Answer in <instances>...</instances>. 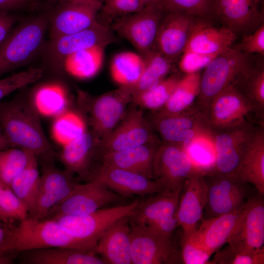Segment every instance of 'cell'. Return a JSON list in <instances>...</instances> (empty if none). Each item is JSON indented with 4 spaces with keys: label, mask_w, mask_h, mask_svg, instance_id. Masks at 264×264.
I'll return each instance as SVG.
<instances>
[{
    "label": "cell",
    "mask_w": 264,
    "mask_h": 264,
    "mask_svg": "<svg viewBox=\"0 0 264 264\" xmlns=\"http://www.w3.org/2000/svg\"><path fill=\"white\" fill-rule=\"evenodd\" d=\"M20 221L17 226H4L5 236L0 245V255L54 247L94 252L96 245L72 236L53 219H38L30 216Z\"/></svg>",
    "instance_id": "6da1fadb"
},
{
    "label": "cell",
    "mask_w": 264,
    "mask_h": 264,
    "mask_svg": "<svg viewBox=\"0 0 264 264\" xmlns=\"http://www.w3.org/2000/svg\"><path fill=\"white\" fill-rule=\"evenodd\" d=\"M33 105L19 99L0 101V127L10 147L49 157L52 147L43 129Z\"/></svg>",
    "instance_id": "7a4b0ae2"
},
{
    "label": "cell",
    "mask_w": 264,
    "mask_h": 264,
    "mask_svg": "<svg viewBox=\"0 0 264 264\" xmlns=\"http://www.w3.org/2000/svg\"><path fill=\"white\" fill-rule=\"evenodd\" d=\"M256 65L251 54L232 47L224 50L204 68L195 105L208 116L214 98L227 88L235 85Z\"/></svg>",
    "instance_id": "3957f363"
},
{
    "label": "cell",
    "mask_w": 264,
    "mask_h": 264,
    "mask_svg": "<svg viewBox=\"0 0 264 264\" xmlns=\"http://www.w3.org/2000/svg\"><path fill=\"white\" fill-rule=\"evenodd\" d=\"M48 18L40 15L11 30L0 45V77L26 64L41 49Z\"/></svg>",
    "instance_id": "277c9868"
},
{
    "label": "cell",
    "mask_w": 264,
    "mask_h": 264,
    "mask_svg": "<svg viewBox=\"0 0 264 264\" xmlns=\"http://www.w3.org/2000/svg\"><path fill=\"white\" fill-rule=\"evenodd\" d=\"M153 122L154 128L165 143L183 147L195 139H213L214 131L208 116L195 103L177 113L161 115L155 113Z\"/></svg>",
    "instance_id": "5b68a950"
},
{
    "label": "cell",
    "mask_w": 264,
    "mask_h": 264,
    "mask_svg": "<svg viewBox=\"0 0 264 264\" xmlns=\"http://www.w3.org/2000/svg\"><path fill=\"white\" fill-rule=\"evenodd\" d=\"M204 176L208 194L203 219L236 211L252 196L249 183L238 176L206 172Z\"/></svg>",
    "instance_id": "8992f818"
},
{
    "label": "cell",
    "mask_w": 264,
    "mask_h": 264,
    "mask_svg": "<svg viewBox=\"0 0 264 264\" xmlns=\"http://www.w3.org/2000/svg\"><path fill=\"white\" fill-rule=\"evenodd\" d=\"M258 126L246 124L214 131L212 141L215 161L208 172L237 176L242 158Z\"/></svg>",
    "instance_id": "52a82bcc"
},
{
    "label": "cell",
    "mask_w": 264,
    "mask_h": 264,
    "mask_svg": "<svg viewBox=\"0 0 264 264\" xmlns=\"http://www.w3.org/2000/svg\"><path fill=\"white\" fill-rule=\"evenodd\" d=\"M140 202L135 200L128 204L100 209L87 215L63 216L53 220L72 236L96 244L109 226L122 218L130 217Z\"/></svg>",
    "instance_id": "ba28073f"
},
{
    "label": "cell",
    "mask_w": 264,
    "mask_h": 264,
    "mask_svg": "<svg viewBox=\"0 0 264 264\" xmlns=\"http://www.w3.org/2000/svg\"><path fill=\"white\" fill-rule=\"evenodd\" d=\"M180 193L166 189L141 201L130 217V221L172 237L177 226L176 213Z\"/></svg>",
    "instance_id": "9c48e42d"
},
{
    "label": "cell",
    "mask_w": 264,
    "mask_h": 264,
    "mask_svg": "<svg viewBox=\"0 0 264 264\" xmlns=\"http://www.w3.org/2000/svg\"><path fill=\"white\" fill-rule=\"evenodd\" d=\"M132 264H174L182 262L172 237L130 221Z\"/></svg>",
    "instance_id": "30bf717a"
},
{
    "label": "cell",
    "mask_w": 264,
    "mask_h": 264,
    "mask_svg": "<svg viewBox=\"0 0 264 264\" xmlns=\"http://www.w3.org/2000/svg\"><path fill=\"white\" fill-rule=\"evenodd\" d=\"M208 117L213 131L246 124L264 127V122L234 86L227 88L214 98L209 107Z\"/></svg>",
    "instance_id": "8fae6325"
},
{
    "label": "cell",
    "mask_w": 264,
    "mask_h": 264,
    "mask_svg": "<svg viewBox=\"0 0 264 264\" xmlns=\"http://www.w3.org/2000/svg\"><path fill=\"white\" fill-rule=\"evenodd\" d=\"M123 198L98 180L91 178L84 184L76 183L69 195L53 207L45 219L89 214Z\"/></svg>",
    "instance_id": "7c38bea8"
},
{
    "label": "cell",
    "mask_w": 264,
    "mask_h": 264,
    "mask_svg": "<svg viewBox=\"0 0 264 264\" xmlns=\"http://www.w3.org/2000/svg\"><path fill=\"white\" fill-rule=\"evenodd\" d=\"M164 11L153 6L116 18L110 26L114 32L129 41L142 57L153 48Z\"/></svg>",
    "instance_id": "4fadbf2b"
},
{
    "label": "cell",
    "mask_w": 264,
    "mask_h": 264,
    "mask_svg": "<svg viewBox=\"0 0 264 264\" xmlns=\"http://www.w3.org/2000/svg\"><path fill=\"white\" fill-rule=\"evenodd\" d=\"M262 0H210L211 18L235 33H251L264 23Z\"/></svg>",
    "instance_id": "5bb4252c"
},
{
    "label": "cell",
    "mask_w": 264,
    "mask_h": 264,
    "mask_svg": "<svg viewBox=\"0 0 264 264\" xmlns=\"http://www.w3.org/2000/svg\"><path fill=\"white\" fill-rule=\"evenodd\" d=\"M199 172H205L194 164L182 147L165 142L158 146L153 163L154 178L160 180L167 189L181 190L184 181Z\"/></svg>",
    "instance_id": "9a60e30c"
},
{
    "label": "cell",
    "mask_w": 264,
    "mask_h": 264,
    "mask_svg": "<svg viewBox=\"0 0 264 264\" xmlns=\"http://www.w3.org/2000/svg\"><path fill=\"white\" fill-rule=\"evenodd\" d=\"M48 16L50 38L87 29L97 21L102 0L62 1Z\"/></svg>",
    "instance_id": "2e32d148"
},
{
    "label": "cell",
    "mask_w": 264,
    "mask_h": 264,
    "mask_svg": "<svg viewBox=\"0 0 264 264\" xmlns=\"http://www.w3.org/2000/svg\"><path fill=\"white\" fill-rule=\"evenodd\" d=\"M116 41L110 26L97 20L87 29L50 39L46 51L48 59L53 64L62 66L65 58L71 54L95 45L107 46Z\"/></svg>",
    "instance_id": "e0dca14e"
},
{
    "label": "cell",
    "mask_w": 264,
    "mask_h": 264,
    "mask_svg": "<svg viewBox=\"0 0 264 264\" xmlns=\"http://www.w3.org/2000/svg\"><path fill=\"white\" fill-rule=\"evenodd\" d=\"M227 243L239 249H255L264 246V195L258 192L248 198Z\"/></svg>",
    "instance_id": "ac0fdd59"
},
{
    "label": "cell",
    "mask_w": 264,
    "mask_h": 264,
    "mask_svg": "<svg viewBox=\"0 0 264 264\" xmlns=\"http://www.w3.org/2000/svg\"><path fill=\"white\" fill-rule=\"evenodd\" d=\"M167 13L158 26L153 48L173 63L182 54L198 17Z\"/></svg>",
    "instance_id": "d6986e66"
},
{
    "label": "cell",
    "mask_w": 264,
    "mask_h": 264,
    "mask_svg": "<svg viewBox=\"0 0 264 264\" xmlns=\"http://www.w3.org/2000/svg\"><path fill=\"white\" fill-rule=\"evenodd\" d=\"M132 95L126 87L89 100L87 109L93 132L102 140L114 129L123 115Z\"/></svg>",
    "instance_id": "ffe728a7"
},
{
    "label": "cell",
    "mask_w": 264,
    "mask_h": 264,
    "mask_svg": "<svg viewBox=\"0 0 264 264\" xmlns=\"http://www.w3.org/2000/svg\"><path fill=\"white\" fill-rule=\"evenodd\" d=\"M205 172L197 173L187 178L182 187L176 213L177 226L187 235L198 229L202 219L208 194V186L204 176Z\"/></svg>",
    "instance_id": "44dd1931"
},
{
    "label": "cell",
    "mask_w": 264,
    "mask_h": 264,
    "mask_svg": "<svg viewBox=\"0 0 264 264\" xmlns=\"http://www.w3.org/2000/svg\"><path fill=\"white\" fill-rule=\"evenodd\" d=\"M91 178L98 180L123 198L132 195L143 196L155 194L167 189L158 179H152L104 164L94 173Z\"/></svg>",
    "instance_id": "7402d4cb"
},
{
    "label": "cell",
    "mask_w": 264,
    "mask_h": 264,
    "mask_svg": "<svg viewBox=\"0 0 264 264\" xmlns=\"http://www.w3.org/2000/svg\"><path fill=\"white\" fill-rule=\"evenodd\" d=\"M149 143H160L142 112L132 110L121 124L102 140L103 153L131 148Z\"/></svg>",
    "instance_id": "603a6c76"
},
{
    "label": "cell",
    "mask_w": 264,
    "mask_h": 264,
    "mask_svg": "<svg viewBox=\"0 0 264 264\" xmlns=\"http://www.w3.org/2000/svg\"><path fill=\"white\" fill-rule=\"evenodd\" d=\"M73 174L62 171L53 165L43 167L36 205L30 216L44 219L49 211L67 197L73 190L75 183Z\"/></svg>",
    "instance_id": "cb8c5ba5"
},
{
    "label": "cell",
    "mask_w": 264,
    "mask_h": 264,
    "mask_svg": "<svg viewBox=\"0 0 264 264\" xmlns=\"http://www.w3.org/2000/svg\"><path fill=\"white\" fill-rule=\"evenodd\" d=\"M94 252L105 264H132L130 217L122 218L109 226L98 240Z\"/></svg>",
    "instance_id": "d4e9b609"
},
{
    "label": "cell",
    "mask_w": 264,
    "mask_h": 264,
    "mask_svg": "<svg viewBox=\"0 0 264 264\" xmlns=\"http://www.w3.org/2000/svg\"><path fill=\"white\" fill-rule=\"evenodd\" d=\"M237 38L227 28L214 26L208 19L198 17L183 52L219 54L230 47Z\"/></svg>",
    "instance_id": "484cf974"
},
{
    "label": "cell",
    "mask_w": 264,
    "mask_h": 264,
    "mask_svg": "<svg viewBox=\"0 0 264 264\" xmlns=\"http://www.w3.org/2000/svg\"><path fill=\"white\" fill-rule=\"evenodd\" d=\"M160 143H149L123 150L103 153V164L154 179L153 163Z\"/></svg>",
    "instance_id": "4316f807"
},
{
    "label": "cell",
    "mask_w": 264,
    "mask_h": 264,
    "mask_svg": "<svg viewBox=\"0 0 264 264\" xmlns=\"http://www.w3.org/2000/svg\"><path fill=\"white\" fill-rule=\"evenodd\" d=\"M20 262L25 264H104L103 259L92 251L54 247L22 252Z\"/></svg>",
    "instance_id": "83f0119b"
},
{
    "label": "cell",
    "mask_w": 264,
    "mask_h": 264,
    "mask_svg": "<svg viewBox=\"0 0 264 264\" xmlns=\"http://www.w3.org/2000/svg\"><path fill=\"white\" fill-rule=\"evenodd\" d=\"M243 206L232 213L207 219H202L197 232L202 243L212 254L227 243L228 239L241 215Z\"/></svg>",
    "instance_id": "f1b7e54d"
},
{
    "label": "cell",
    "mask_w": 264,
    "mask_h": 264,
    "mask_svg": "<svg viewBox=\"0 0 264 264\" xmlns=\"http://www.w3.org/2000/svg\"><path fill=\"white\" fill-rule=\"evenodd\" d=\"M237 176L264 194V127L258 126L241 162Z\"/></svg>",
    "instance_id": "f546056e"
},
{
    "label": "cell",
    "mask_w": 264,
    "mask_h": 264,
    "mask_svg": "<svg viewBox=\"0 0 264 264\" xmlns=\"http://www.w3.org/2000/svg\"><path fill=\"white\" fill-rule=\"evenodd\" d=\"M98 138L88 131L83 134L62 147L60 159L71 173L85 174L94 154Z\"/></svg>",
    "instance_id": "4dcf8cb0"
},
{
    "label": "cell",
    "mask_w": 264,
    "mask_h": 264,
    "mask_svg": "<svg viewBox=\"0 0 264 264\" xmlns=\"http://www.w3.org/2000/svg\"><path fill=\"white\" fill-rule=\"evenodd\" d=\"M106 45H97L66 56L62 66L69 75L78 79L94 77L103 65Z\"/></svg>",
    "instance_id": "1f68e13d"
},
{
    "label": "cell",
    "mask_w": 264,
    "mask_h": 264,
    "mask_svg": "<svg viewBox=\"0 0 264 264\" xmlns=\"http://www.w3.org/2000/svg\"><path fill=\"white\" fill-rule=\"evenodd\" d=\"M40 181L37 156L29 152L26 165L13 179L10 187L25 205L30 216L35 210Z\"/></svg>",
    "instance_id": "d6a6232c"
},
{
    "label": "cell",
    "mask_w": 264,
    "mask_h": 264,
    "mask_svg": "<svg viewBox=\"0 0 264 264\" xmlns=\"http://www.w3.org/2000/svg\"><path fill=\"white\" fill-rule=\"evenodd\" d=\"M68 95L65 87L56 83L39 87L33 96V106L39 115L55 118L67 109Z\"/></svg>",
    "instance_id": "836d02e7"
},
{
    "label": "cell",
    "mask_w": 264,
    "mask_h": 264,
    "mask_svg": "<svg viewBox=\"0 0 264 264\" xmlns=\"http://www.w3.org/2000/svg\"><path fill=\"white\" fill-rule=\"evenodd\" d=\"M201 75L200 71L185 74L166 103L156 113L161 115L177 113L192 106L199 92Z\"/></svg>",
    "instance_id": "e575fe53"
},
{
    "label": "cell",
    "mask_w": 264,
    "mask_h": 264,
    "mask_svg": "<svg viewBox=\"0 0 264 264\" xmlns=\"http://www.w3.org/2000/svg\"><path fill=\"white\" fill-rule=\"evenodd\" d=\"M142 57L144 67L141 76L134 86L127 87L132 98L164 79L172 68V62L154 48Z\"/></svg>",
    "instance_id": "d590c367"
},
{
    "label": "cell",
    "mask_w": 264,
    "mask_h": 264,
    "mask_svg": "<svg viewBox=\"0 0 264 264\" xmlns=\"http://www.w3.org/2000/svg\"><path fill=\"white\" fill-rule=\"evenodd\" d=\"M144 67L143 58L139 53L121 52L116 54L112 60L111 77L120 87H132L138 81Z\"/></svg>",
    "instance_id": "8d00e7d4"
},
{
    "label": "cell",
    "mask_w": 264,
    "mask_h": 264,
    "mask_svg": "<svg viewBox=\"0 0 264 264\" xmlns=\"http://www.w3.org/2000/svg\"><path fill=\"white\" fill-rule=\"evenodd\" d=\"M264 122V68L256 64L234 85Z\"/></svg>",
    "instance_id": "74e56055"
},
{
    "label": "cell",
    "mask_w": 264,
    "mask_h": 264,
    "mask_svg": "<svg viewBox=\"0 0 264 264\" xmlns=\"http://www.w3.org/2000/svg\"><path fill=\"white\" fill-rule=\"evenodd\" d=\"M87 131L86 122L77 112L66 110L54 118L51 133L55 142L63 147Z\"/></svg>",
    "instance_id": "f35d334b"
},
{
    "label": "cell",
    "mask_w": 264,
    "mask_h": 264,
    "mask_svg": "<svg viewBox=\"0 0 264 264\" xmlns=\"http://www.w3.org/2000/svg\"><path fill=\"white\" fill-rule=\"evenodd\" d=\"M182 76L174 74L133 97L136 105L147 109L158 110L166 103Z\"/></svg>",
    "instance_id": "ab89813d"
},
{
    "label": "cell",
    "mask_w": 264,
    "mask_h": 264,
    "mask_svg": "<svg viewBox=\"0 0 264 264\" xmlns=\"http://www.w3.org/2000/svg\"><path fill=\"white\" fill-rule=\"evenodd\" d=\"M29 153L18 148L0 150V181L10 187L13 179L26 165Z\"/></svg>",
    "instance_id": "60d3db41"
},
{
    "label": "cell",
    "mask_w": 264,
    "mask_h": 264,
    "mask_svg": "<svg viewBox=\"0 0 264 264\" xmlns=\"http://www.w3.org/2000/svg\"><path fill=\"white\" fill-rule=\"evenodd\" d=\"M209 264H264V247L255 249L235 248L230 245L215 252Z\"/></svg>",
    "instance_id": "b9f144b4"
},
{
    "label": "cell",
    "mask_w": 264,
    "mask_h": 264,
    "mask_svg": "<svg viewBox=\"0 0 264 264\" xmlns=\"http://www.w3.org/2000/svg\"><path fill=\"white\" fill-rule=\"evenodd\" d=\"M180 255L182 262L185 264H209L212 254L202 243L196 230L182 235Z\"/></svg>",
    "instance_id": "7bdbcfd3"
},
{
    "label": "cell",
    "mask_w": 264,
    "mask_h": 264,
    "mask_svg": "<svg viewBox=\"0 0 264 264\" xmlns=\"http://www.w3.org/2000/svg\"><path fill=\"white\" fill-rule=\"evenodd\" d=\"M194 164L206 172L214 166L215 151L212 140L198 138L183 147Z\"/></svg>",
    "instance_id": "ee69618b"
},
{
    "label": "cell",
    "mask_w": 264,
    "mask_h": 264,
    "mask_svg": "<svg viewBox=\"0 0 264 264\" xmlns=\"http://www.w3.org/2000/svg\"><path fill=\"white\" fill-rule=\"evenodd\" d=\"M42 75L41 69L31 67L0 79V101L14 91L35 83Z\"/></svg>",
    "instance_id": "f6af8a7d"
},
{
    "label": "cell",
    "mask_w": 264,
    "mask_h": 264,
    "mask_svg": "<svg viewBox=\"0 0 264 264\" xmlns=\"http://www.w3.org/2000/svg\"><path fill=\"white\" fill-rule=\"evenodd\" d=\"M166 12L182 13L196 17L211 18L210 0H162Z\"/></svg>",
    "instance_id": "bcb514c9"
},
{
    "label": "cell",
    "mask_w": 264,
    "mask_h": 264,
    "mask_svg": "<svg viewBox=\"0 0 264 264\" xmlns=\"http://www.w3.org/2000/svg\"><path fill=\"white\" fill-rule=\"evenodd\" d=\"M0 209L11 220H21L28 217L25 205L11 188L0 181Z\"/></svg>",
    "instance_id": "7dc6e473"
},
{
    "label": "cell",
    "mask_w": 264,
    "mask_h": 264,
    "mask_svg": "<svg viewBox=\"0 0 264 264\" xmlns=\"http://www.w3.org/2000/svg\"><path fill=\"white\" fill-rule=\"evenodd\" d=\"M101 10L106 15L119 18L137 12L145 6L142 0H102Z\"/></svg>",
    "instance_id": "c3c4849f"
},
{
    "label": "cell",
    "mask_w": 264,
    "mask_h": 264,
    "mask_svg": "<svg viewBox=\"0 0 264 264\" xmlns=\"http://www.w3.org/2000/svg\"><path fill=\"white\" fill-rule=\"evenodd\" d=\"M231 47L243 53L264 54V23L251 33L243 35L240 42Z\"/></svg>",
    "instance_id": "681fc988"
},
{
    "label": "cell",
    "mask_w": 264,
    "mask_h": 264,
    "mask_svg": "<svg viewBox=\"0 0 264 264\" xmlns=\"http://www.w3.org/2000/svg\"><path fill=\"white\" fill-rule=\"evenodd\" d=\"M218 55L203 54L184 51L179 61V68L184 74L200 71L201 69L205 68Z\"/></svg>",
    "instance_id": "f907efd6"
},
{
    "label": "cell",
    "mask_w": 264,
    "mask_h": 264,
    "mask_svg": "<svg viewBox=\"0 0 264 264\" xmlns=\"http://www.w3.org/2000/svg\"><path fill=\"white\" fill-rule=\"evenodd\" d=\"M38 0H0V11L30 10L38 5Z\"/></svg>",
    "instance_id": "816d5d0a"
},
{
    "label": "cell",
    "mask_w": 264,
    "mask_h": 264,
    "mask_svg": "<svg viewBox=\"0 0 264 264\" xmlns=\"http://www.w3.org/2000/svg\"><path fill=\"white\" fill-rule=\"evenodd\" d=\"M16 17L11 12L0 11V45L13 28Z\"/></svg>",
    "instance_id": "f5cc1de1"
},
{
    "label": "cell",
    "mask_w": 264,
    "mask_h": 264,
    "mask_svg": "<svg viewBox=\"0 0 264 264\" xmlns=\"http://www.w3.org/2000/svg\"><path fill=\"white\" fill-rule=\"evenodd\" d=\"M145 6H153L164 11L162 0H142ZM165 12V11H164Z\"/></svg>",
    "instance_id": "db71d44e"
},
{
    "label": "cell",
    "mask_w": 264,
    "mask_h": 264,
    "mask_svg": "<svg viewBox=\"0 0 264 264\" xmlns=\"http://www.w3.org/2000/svg\"><path fill=\"white\" fill-rule=\"evenodd\" d=\"M10 148L5 138L0 127V150Z\"/></svg>",
    "instance_id": "11a10c76"
},
{
    "label": "cell",
    "mask_w": 264,
    "mask_h": 264,
    "mask_svg": "<svg viewBox=\"0 0 264 264\" xmlns=\"http://www.w3.org/2000/svg\"><path fill=\"white\" fill-rule=\"evenodd\" d=\"M11 221L0 209V223L1 222L5 225H10Z\"/></svg>",
    "instance_id": "9f6ffc18"
},
{
    "label": "cell",
    "mask_w": 264,
    "mask_h": 264,
    "mask_svg": "<svg viewBox=\"0 0 264 264\" xmlns=\"http://www.w3.org/2000/svg\"><path fill=\"white\" fill-rule=\"evenodd\" d=\"M10 263L11 261L9 258L6 257L4 255H0V264H7Z\"/></svg>",
    "instance_id": "6f0895ef"
},
{
    "label": "cell",
    "mask_w": 264,
    "mask_h": 264,
    "mask_svg": "<svg viewBox=\"0 0 264 264\" xmlns=\"http://www.w3.org/2000/svg\"><path fill=\"white\" fill-rule=\"evenodd\" d=\"M62 1H70V0H60Z\"/></svg>",
    "instance_id": "680465c9"
}]
</instances>
